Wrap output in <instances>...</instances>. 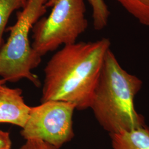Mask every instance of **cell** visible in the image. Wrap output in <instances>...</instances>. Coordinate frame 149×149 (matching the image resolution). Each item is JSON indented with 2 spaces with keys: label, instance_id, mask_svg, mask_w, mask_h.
I'll list each match as a JSON object with an SVG mask.
<instances>
[{
  "label": "cell",
  "instance_id": "7a4b0ae2",
  "mask_svg": "<svg viewBox=\"0 0 149 149\" xmlns=\"http://www.w3.org/2000/svg\"><path fill=\"white\" fill-rule=\"evenodd\" d=\"M143 85L141 80L123 68L109 49L93 92L90 108L97 122L109 134L145 125L136 111L134 99Z\"/></svg>",
  "mask_w": 149,
  "mask_h": 149
},
{
  "label": "cell",
  "instance_id": "3957f363",
  "mask_svg": "<svg viewBox=\"0 0 149 149\" xmlns=\"http://www.w3.org/2000/svg\"><path fill=\"white\" fill-rule=\"evenodd\" d=\"M47 0H28L17 13V21L10 27V36L0 49V76L6 82L26 79L39 87L40 81L32 70L39 65L42 56L32 48L29 34L36 22L47 12Z\"/></svg>",
  "mask_w": 149,
  "mask_h": 149
},
{
  "label": "cell",
  "instance_id": "8992f818",
  "mask_svg": "<svg viewBox=\"0 0 149 149\" xmlns=\"http://www.w3.org/2000/svg\"><path fill=\"white\" fill-rule=\"evenodd\" d=\"M31 108L24 102L21 89L0 86V123H8L23 128Z\"/></svg>",
  "mask_w": 149,
  "mask_h": 149
},
{
  "label": "cell",
  "instance_id": "6da1fadb",
  "mask_svg": "<svg viewBox=\"0 0 149 149\" xmlns=\"http://www.w3.org/2000/svg\"><path fill=\"white\" fill-rule=\"evenodd\" d=\"M110 47L108 38L64 46L44 69L42 103L59 101L72 103L79 111L90 108Z\"/></svg>",
  "mask_w": 149,
  "mask_h": 149
},
{
  "label": "cell",
  "instance_id": "ba28073f",
  "mask_svg": "<svg viewBox=\"0 0 149 149\" xmlns=\"http://www.w3.org/2000/svg\"><path fill=\"white\" fill-rule=\"evenodd\" d=\"M141 24L149 26V0H116Z\"/></svg>",
  "mask_w": 149,
  "mask_h": 149
},
{
  "label": "cell",
  "instance_id": "5b68a950",
  "mask_svg": "<svg viewBox=\"0 0 149 149\" xmlns=\"http://www.w3.org/2000/svg\"><path fill=\"white\" fill-rule=\"evenodd\" d=\"M76 107L69 102L48 101L31 107L21 134L25 140L38 139L59 149L74 136L73 114Z\"/></svg>",
  "mask_w": 149,
  "mask_h": 149
},
{
  "label": "cell",
  "instance_id": "8fae6325",
  "mask_svg": "<svg viewBox=\"0 0 149 149\" xmlns=\"http://www.w3.org/2000/svg\"><path fill=\"white\" fill-rule=\"evenodd\" d=\"M12 141L10 134L0 130V149H11Z\"/></svg>",
  "mask_w": 149,
  "mask_h": 149
},
{
  "label": "cell",
  "instance_id": "30bf717a",
  "mask_svg": "<svg viewBox=\"0 0 149 149\" xmlns=\"http://www.w3.org/2000/svg\"><path fill=\"white\" fill-rule=\"evenodd\" d=\"M92 10L93 27L96 31H101L106 27L110 11L104 0H87Z\"/></svg>",
  "mask_w": 149,
  "mask_h": 149
},
{
  "label": "cell",
  "instance_id": "52a82bcc",
  "mask_svg": "<svg viewBox=\"0 0 149 149\" xmlns=\"http://www.w3.org/2000/svg\"><path fill=\"white\" fill-rule=\"evenodd\" d=\"M109 135L113 149H149V128L146 125Z\"/></svg>",
  "mask_w": 149,
  "mask_h": 149
},
{
  "label": "cell",
  "instance_id": "9c48e42d",
  "mask_svg": "<svg viewBox=\"0 0 149 149\" xmlns=\"http://www.w3.org/2000/svg\"><path fill=\"white\" fill-rule=\"evenodd\" d=\"M28 0H0V49L4 44L3 36L11 15L14 11L22 10Z\"/></svg>",
  "mask_w": 149,
  "mask_h": 149
},
{
  "label": "cell",
  "instance_id": "7c38bea8",
  "mask_svg": "<svg viewBox=\"0 0 149 149\" xmlns=\"http://www.w3.org/2000/svg\"><path fill=\"white\" fill-rule=\"evenodd\" d=\"M5 81L4 80H3L2 79H0V86L1 85H5L6 84Z\"/></svg>",
  "mask_w": 149,
  "mask_h": 149
},
{
  "label": "cell",
  "instance_id": "277c9868",
  "mask_svg": "<svg viewBox=\"0 0 149 149\" xmlns=\"http://www.w3.org/2000/svg\"><path fill=\"white\" fill-rule=\"evenodd\" d=\"M45 6L52 12L32 30V48L42 57L60 45L76 43L88 27L84 0H47Z\"/></svg>",
  "mask_w": 149,
  "mask_h": 149
}]
</instances>
